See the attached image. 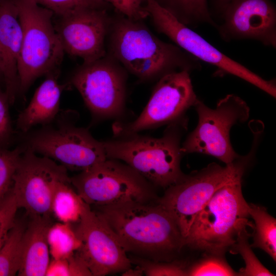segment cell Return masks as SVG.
I'll list each match as a JSON object with an SVG mask.
<instances>
[{
    "mask_svg": "<svg viewBox=\"0 0 276 276\" xmlns=\"http://www.w3.org/2000/svg\"><path fill=\"white\" fill-rule=\"evenodd\" d=\"M231 0H210V12L213 19H219L222 12ZM216 22V21H215Z\"/></svg>",
    "mask_w": 276,
    "mask_h": 276,
    "instance_id": "cell-34",
    "label": "cell"
},
{
    "mask_svg": "<svg viewBox=\"0 0 276 276\" xmlns=\"http://www.w3.org/2000/svg\"><path fill=\"white\" fill-rule=\"evenodd\" d=\"M10 105L7 95L0 85V150L8 149L13 134Z\"/></svg>",
    "mask_w": 276,
    "mask_h": 276,
    "instance_id": "cell-31",
    "label": "cell"
},
{
    "mask_svg": "<svg viewBox=\"0 0 276 276\" xmlns=\"http://www.w3.org/2000/svg\"><path fill=\"white\" fill-rule=\"evenodd\" d=\"M22 29L17 71L19 93L39 77L58 71L64 51L52 21L53 12L33 0H14Z\"/></svg>",
    "mask_w": 276,
    "mask_h": 276,
    "instance_id": "cell-5",
    "label": "cell"
},
{
    "mask_svg": "<svg viewBox=\"0 0 276 276\" xmlns=\"http://www.w3.org/2000/svg\"><path fill=\"white\" fill-rule=\"evenodd\" d=\"M56 122L24 133L21 146L71 171L81 172L107 159L103 142L95 139L87 129L75 126L73 118H58Z\"/></svg>",
    "mask_w": 276,
    "mask_h": 276,
    "instance_id": "cell-8",
    "label": "cell"
},
{
    "mask_svg": "<svg viewBox=\"0 0 276 276\" xmlns=\"http://www.w3.org/2000/svg\"><path fill=\"white\" fill-rule=\"evenodd\" d=\"M242 177H235L216 191L194 218L184 238L185 246L224 254L242 227L253 228L254 224L248 220V203L242 192Z\"/></svg>",
    "mask_w": 276,
    "mask_h": 276,
    "instance_id": "cell-4",
    "label": "cell"
},
{
    "mask_svg": "<svg viewBox=\"0 0 276 276\" xmlns=\"http://www.w3.org/2000/svg\"><path fill=\"white\" fill-rule=\"evenodd\" d=\"M1 80L3 81V74H2V72L1 62H0V81Z\"/></svg>",
    "mask_w": 276,
    "mask_h": 276,
    "instance_id": "cell-35",
    "label": "cell"
},
{
    "mask_svg": "<svg viewBox=\"0 0 276 276\" xmlns=\"http://www.w3.org/2000/svg\"><path fill=\"white\" fill-rule=\"evenodd\" d=\"M38 5L52 11L58 17L64 16L82 7L103 8L104 0H33Z\"/></svg>",
    "mask_w": 276,
    "mask_h": 276,
    "instance_id": "cell-29",
    "label": "cell"
},
{
    "mask_svg": "<svg viewBox=\"0 0 276 276\" xmlns=\"http://www.w3.org/2000/svg\"><path fill=\"white\" fill-rule=\"evenodd\" d=\"M74 231L81 242L77 254L92 275L103 276L126 271L131 266L114 234L104 220L85 203Z\"/></svg>",
    "mask_w": 276,
    "mask_h": 276,
    "instance_id": "cell-14",
    "label": "cell"
},
{
    "mask_svg": "<svg viewBox=\"0 0 276 276\" xmlns=\"http://www.w3.org/2000/svg\"><path fill=\"white\" fill-rule=\"evenodd\" d=\"M18 209L15 197L11 190L0 204V249L16 221L15 216Z\"/></svg>",
    "mask_w": 276,
    "mask_h": 276,
    "instance_id": "cell-30",
    "label": "cell"
},
{
    "mask_svg": "<svg viewBox=\"0 0 276 276\" xmlns=\"http://www.w3.org/2000/svg\"><path fill=\"white\" fill-rule=\"evenodd\" d=\"M45 76L28 106L17 117L16 127L23 134L34 126L51 124L59 114L61 95L67 85L58 82L59 70Z\"/></svg>",
    "mask_w": 276,
    "mask_h": 276,
    "instance_id": "cell-18",
    "label": "cell"
},
{
    "mask_svg": "<svg viewBox=\"0 0 276 276\" xmlns=\"http://www.w3.org/2000/svg\"><path fill=\"white\" fill-rule=\"evenodd\" d=\"M249 216L254 221L251 247L259 248L276 261V220L264 207L248 203Z\"/></svg>",
    "mask_w": 276,
    "mask_h": 276,
    "instance_id": "cell-22",
    "label": "cell"
},
{
    "mask_svg": "<svg viewBox=\"0 0 276 276\" xmlns=\"http://www.w3.org/2000/svg\"><path fill=\"white\" fill-rule=\"evenodd\" d=\"M142 273L146 275H187L188 266L183 262H162L143 259L133 260Z\"/></svg>",
    "mask_w": 276,
    "mask_h": 276,
    "instance_id": "cell-28",
    "label": "cell"
},
{
    "mask_svg": "<svg viewBox=\"0 0 276 276\" xmlns=\"http://www.w3.org/2000/svg\"><path fill=\"white\" fill-rule=\"evenodd\" d=\"M216 27L226 42L253 40L276 48V9L270 0H231Z\"/></svg>",
    "mask_w": 276,
    "mask_h": 276,
    "instance_id": "cell-16",
    "label": "cell"
},
{
    "mask_svg": "<svg viewBox=\"0 0 276 276\" xmlns=\"http://www.w3.org/2000/svg\"><path fill=\"white\" fill-rule=\"evenodd\" d=\"M249 154L241 156L234 163L222 167L216 163L181 177L167 188L157 203L172 216L183 239L194 218L222 186L243 175Z\"/></svg>",
    "mask_w": 276,
    "mask_h": 276,
    "instance_id": "cell-7",
    "label": "cell"
},
{
    "mask_svg": "<svg viewBox=\"0 0 276 276\" xmlns=\"http://www.w3.org/2000/svg\"><path fill=\"white\" fill-rule=\"evenodd\" d=\"M198 262L188 266L187 275H238L223 257L224 254L206 252Z\"/></svg>",
    "mask_w": 276,
    "mask_h": 276,
    "instance_id": "cell-26",
    "label": "cell"
},
{
    "mask_svg": "<svg viewBox=\"0 0 276 276\" xmlns=\"http://www.w3.org/2000/svg\"><path fill=\"white\" fill-rule=\"evenodd\" d=\"M72 185L89 205L108 206L156 198L154 186L119 160L107 158L71 177Z\"/></svg>",
    "mask_w": 276,
    "mask_h": 276,
    "instance_id": "cell-6",
    "label": "cell"
},
{
    "mask_svg": "<svg viewBox=\"0 0 276 276\" xmlns=\"http://www.w3.org/2000/svg\"><path fill=\"white\" fill-rule=\"evenodd\" d=\"M110 3L121 14L134 20H143L149 13L145 7V0H104Z\"/></svg>",
    "mask_w": 276,
    "mask_h": 276,
    "instance_id": "cell-32",
    "label": "cell"
},
{
    "mask_svg": "<svg viewBox=\"0 0 276 276\" xmlns=\"http://www.w3.org/2000/svg\"><path fill=\"white\" fill-rule=\"evenodd\" d=\"M194 106L198 113V122L181 146L182 153L210 155L226 165L234 163L240 156L232 147L229 132L234 125L248 119L249 108L246 102L229 94L221 99L215 108L208 107L199 100Z\"/></svg>",
    "mask_w": 276,
    "mask_h": 276,
    "instance_id": "cell-9",
    "label": "cell"
},
{
    "mask_svg": "<svg viewBox=\"0 0 276 276\" xmlns=\"http://www.w3.org/2000/svg\"><path fill=\"white\" fill-rule=\"evenodd\" d=\"M190 74L186 71L176 72L158 80L140 116L132 122L115 123L114 135L118 137L131 135L185 117L186 111L198 100Z\"/></svg>",
    "mask_w": 276,
    "mask_h": 276,
    "instance_id": "cell-12",
    "label": "cell"
},
{
    "mask_svg": "<svg viewBox=\"0 0 276 276\" xmlns=\"http://www.w3.org/2000/svg\"><path fill=\"white\" fill-rule=\"evenodd\" d=\"M22 237L21 263L18 275L44 276L50 262L47 240L51 217H31Z\"/></svg>",
    "mask_w": 276,
    "mask_h": 276,
    "instance_id": "cell-19",
    "label": "cell"
},
{
    "mask_svg": "<svg viewBox=\"0 0 276 276\" xmlns=\"http://www.w3.org/2000/svg\"><path fill=\"white\" fill-rule=\"evenodd\" d=\"M45 275L70 276L68 258L58 259L52 258L47 267Z\"/></svg>",
    "mask_w": 276,
    "mask_h": 276,
    "instance_id": "cell-33",
    "label": "cell"
},
{
    "mask_svg": "<svg viewBox=\"0 0 276 276\" xmlns=\"http://www.w3.org/2000/svg\"><path fill=\"white\" fill-rule=\"evenodd\" d=\"M146 9L160 33L200 61L217 67L221 72L237 77L275 98V81L267 80L222 53L200 35L179 22L154 0H145Z\"/></svg>",
    "mask_w": 276,
    "mask_h": 276,
    "instance_id": "cell-11",
    "label": "cell"
},
{
    "mask_svg": "<svg viewBox=\"0 0 276 276\" xmlns=\"http://www.w3.org/2000/svg\"><path fill=\"white\" fill-rule=\"evenodd\" d=\"M128 72L106 53L89 63H83L69 84L81 95L96 120L118 118L125 110Z\"/></svg>",
    "mask_w": 276,
    "mask_h": 276,
    "instance_id": "cell-10",
    "label": "cell"
},
{
    "mask_svg": "<svg viewBox=\"0 0 276 276\" xmlns=\"http://www.w3.org/2000/svg\"><path fill=\"white\" fill-rule=\"evenodd\" d=\"M142 20L121 14L111 16L106 53L128 73L143 82L159 80L173 72L200 70L199 60L177 45L160 40Z\"/></svg>",
    "mask_w": 276,
    "mask_h": 276,
    "instance_id": "cell-1",
    "label": "cell"
},
{
    "mask_svg": "<svg viewBox=\"0 0 276 276\" xmlns=\"http://www.w3.org/2000/svg\"><path fill=\"white\" fill-rule=\"evenodd\" d=\"M187 126L183 117L169 124L159 138L137 133L103 142L106 157L122 161L154 186L166 189L184 174L180 141Z\"/></svg>",
    "mask_w": 276,
    "mask_h": 276,
    "instance_id": "cell-3",
    "label": "cell"
},
{
    "mask_svg": "<svg viewBox=\"0 0 276 276\" xmlns=\"http://www.w3.org/2000/svg\"><path fill=\"white\" fill-rule=\"evenodd\" d=\"M59 17L54 25L64 52L81 58L83 63L105 55L111 16L105 10L82 7Z\"/></svg>",
    "mask_w": 276,
    "mask_h": 276,
    "instance_id": "cell-15",
    "label": "cell"
},
{
    "mask_svg": "<svg viewBox=\"0 0 276 276\" xmlns=\"http://www.w3.org/2000/svg\"><path fill=\"white\" fill-rule=\"evenodd\" d=\"M71 225L59 222L50 227L47 240L52 258H68L80 247L81 242Z\"/></svg>",
    "mask_w": 276,
    "mask_h": 276,
    "instance_id": "cell-24",
    "label": "cell"
},
{
    "mask_svg": "<svg viewBox=\"0 0 276 276\" xmlns=\"http://www.w3.org/2000/svg\"><path fill=\"white\" fill-rule=\"evenodd\" d=\"M96 208L126 252L168 260L185 246L176 221L158 203L131 202Z\"/></svg>",
    "mask_w": 276,
    "mask_h": 276,
    "instance_id": "cell-2",
    "label": "cell"
},
{
    "mask_svg": "<svg viewBox=\"0 0 276 276\" xmlns=\"http://www.w3.org/2000/svg\"><path fill=\"white\" fill-rule=\"evenodd\" d=\"M25 229L24 225L16 220L0 249V276L18 274L21 263Z\"/></svg>",
    "mask_w": 276,
    "mask_h": 276,
    "instance_id": "cell-23",
    "label": "cell"
},
{
    "mask_svg": "<svg viewBox=\"0 0 276 276\" xmlns=\"http://www.w3.org/2000/svg\"><path fill=\"white\" fill-rule=\"evenodd\" d=\"M179 22L195 29L207 24L216 28L217 24L213 19L208 0H154Z\"/></svg>",
    "mask_w": 276,
    "mask_h": 276,
    "instance_id": "cell-20",
    "label": "cell"
},
{
    "mask_svg": "<svg viewBox=\"0 0 276 276\" xmlns=\"http://www.w3.org/2000/svg\"><path fill=\"white\" fill-rule=\"evenodd\" d=\"M22 40V29L14 0H0V62L10 104L19 91L17 64Z\"/></svg>",
    "mask_w": 276,
    "mask_h": 276,
    "instance_id": "cell-17",
    "label": "cell"
},
{
    "mask_svg": "<svg viewBox=\"0 0 276 276\" xmlns=\"http://www.w3.org/2000/svg\"><path fill=\"white\" fill-rule=\"evenodd\" d=\"M24 150L22 146L12 150H0V204L11 190L15 172Z\"/></svg>",
    "mask_w": 276,
    "mask_h": 276,
    "instance_id": "cell-27",
    "label": "cell"
},
{
    "mask_svg": "<svg viewBox=\"0 0 276 276\" xmlns=\"http://www.w3.org/2000/svg\"><path fill=\"white\" fill-rule=\"evenodd\" d=\"M70 179L64 166L24 148L15 172L11 191L18 209H25L31 217H51L53 197L57 183Z\"/></svg>",
    "mask_w": 276,
    "mask_h": 276,
    "instance_id": "cell-13",
    "label": "cell"
},
{
    "mask_svg": "<svg viewBox=\"0 0 276 276\" xmlns=\"http://www.w3.org/2000/svg\"><path fill=\"white\" fill-rule=\"evenodd\" d=\"M71 185V179L59 182L52 203V214L59 222L70 224L80 220L85 204Z\"/></svg>",
    "mask_w": 276,
    "mask_h": 276,
    "instance_id": "cell-21",
    "label": "cell"
},
{
    "mask_svg": "<svg viewBox=\"0 0 276 276\" xmlns=\"http://www.w3.org/2000/svg\"><path fill=\"white\" fill-rule=\"evenodd\" d=\"M247 227L248 226H243L240 229L237 235L235 242L229 249L233 254H239L245 262V266L240 269L238 275H274L260 262L252 251L248 241L251 235L248 233Z\"/></svg>",
    "mask_w": 276,
    "mask_h": 276,
    "instance_id": "cell-25",
    "label": "cell"
}]
</instances>
